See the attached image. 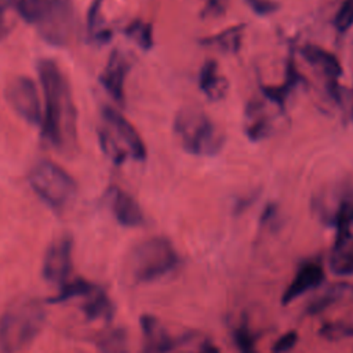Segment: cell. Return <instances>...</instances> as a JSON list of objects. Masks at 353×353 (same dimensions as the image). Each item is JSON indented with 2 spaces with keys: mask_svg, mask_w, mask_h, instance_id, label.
<instances>
[{
  "mask_svg": "<svg viewBox=\"0 0 353 353\" xmlns=\"http://www.w3.org/2000/svg\"><path fill=\"white\" fill-rule=\"evenodd\" d=\"M101 353H128V338L123 328H110L97 341Z\"/></svg>",
  "mask_w": 353,
  "mask_h": 353,
  "instance_id": "obj_21",
  "label": "cell"
},
{
  "mask_svg": "<svg viewBox=\"0 0 353 353\" xmlns=\"http://www.w3.org/2000/svg\"><path fill=\"white\" fill-rule=\"evenodd\" d=\"M301 52L313 68L320 70L330 80V83H338L343 70L341 62L332 52L316 44H306Z\"/></svg>",
  "mask_w": 353,
  "mask_h": 353,
  "instance_id": "obj_16",
  "label": "cell"
},
{
  "mask_svg": "<svg viewBox=\"0 0 353 353\" xmlns=\"http://www.w3.org/2000/svg\"><path fill=\"white\" fill-rule=\"evenodd\" d=\"M245 117H247L245 135L248 137V139L261 141L269 137L272 130V123L259 102L248 103Z\"/></svg>",
  "mask_w": 353,
  "mask_h": 353,
  "instance_id": "obj_17",
  "label": "cell"
},
{
  "mask_svg": "<svg viewBox=\"0 0 353 353\" xmlns=\"http://www.w3.org/2000/svg\"><path fill=\"white\" fill-rule=\"evenodd\" d=\"M124 33L127 37H130L132 41H135L137 46H139L142 50L149 51L153 47V28L150 23L142 21V19H135L130 22Z\"/></svg>",
  "mask_w": 353,
  "mask_h": 353,
  "instance_id": "obj_24",
  "label": "cell"
},
{
  "mask_svg": "<svg viewBox=\"0 0 353 353\" xmlns=\"http://www.w3.org/2000/svg\"><path fill=\"white\" fill-rule=\"evenodd\" d=\"M80 310L88 320H110L114 313V306L106 291L94 284L81 298Z\"/></svg>",
  "mask_w": 353,
  "mask_h": 353,
  "instance_id": "obj_15",
  "label": "cell"
},
{
  "mask_svg": "<svg viewBox=\"0 0 353 353\" xmlns=\"http://www.w3.org/2000/svg\"><path fill=\"white\" fill-rule=\"evenodd\" d=\"M102 117L106 127L128 152V154L137 161H145L148 157V150L143 139L135 127L114 108L105 106L102 109Z\"/></svg>",
  "mask_w": 353,
  "mask_h": 353,
  "instance_id": "obj_8",
  "label": "cell"
},
{
  "mask_svg": "<svg viewBox=\"0 0 353 353\" xmlns=\"http://www.w3.org/2000/svg\"><path fill=\"white\" fill-rule=\"evenodd\" d=\"M199 87L210 101H221L225 98L229 83L221 73L218 63L214 59H207L199 72Z\"/></svg>",
  "mask_w": 353,
  "mask_h": 353,
  "instance_id": "obj_14",
  "label": "cell"
},
{
  "mask_svg": "<svg viewBox=\"0 0 353 353\" xmlns=\"http://www.w3.org/2000/svg\"><path fill=\"white\" fill-rule=\"evenodd\" d=\"M46 310L36 299H22L11 305L0 317V349L18 353L41 331Z\"/></svg>",
  "mask_w": 353,
  "mask_h": 353,
  "instance_id": "obj_4",
  "label": "cell"
},
{
  "mask_svg": "<svg viewBox=\"0 0 353 353\" xmlns=\"http://www.w3.org/2000/svg\"><path fill=\"white\" fill-rule=\"evenodd\" d=\"M197 353H221V352H219L218 346L214 345L211 341H204V342H201Z\"/></svg>",
  "mask_w": 353,
  "mask_h": 353,
  "instance_id": "obj_33",
  "label": "cell"
},
{
  "mask_svg": "<svg viewBox=\"0 0 353 353\" xmlns=\"http://www.w3.org/2000/svg\"><path fill=\"white\" fill-rule=\"evenodd\" d=\"M353 294V285L347 283H336L330 285L324 292H321L319 296L312 299L306 306V314L314 316L321 312H324L327 307L334 305L335 302L341 301L345 296H349Z\"/></svg>",
  "mask_w": 353,
  "mask_h": 353,
  "instance_id": "obj_18",
  "label": "cell"
},
{
  "mask_svg": "<svg viewBox=\"0 0 353 353\" xmlns=\"http://www.w3.org/2000/svg\"><path fill=\"white\" fill-rule=\"evenodd\" d=\"M11 108L19 117L33 125H40L43 119L41 102L36 83L28 76H18L8 83L6 91Z\"/></svg>",
  "mask_w": 353,
  "mask_h": 353,
  "instance_id": "obj_7",
  "label": "cell"
},
{
  "mask_svg": "<svg viewBox=\"0 0 353 353\" xmlns=\"http://www.w3.org/2000/svg\"><path fill=\"white\" fill-rule=\"evenodd\" d=\"M17 12L34 25L44 41L51 46H66L74 32V10L70 0H22Z\"/></svg>",
  "mask_w": 353,
  "mask_h": 353,
  "instance_id": "obj_2",
  "label": "cell"
},
{
  "mask_svg": "<svg viewBox=\"0 0 353 353\" xmlns=\"http://www.w3.org/2000/svg\"><path fill=\"white\" fill-rule=\"evenodd\" d=\"M324 280H325V270L320 263L306 262L301 265L294 279L281 294V298H280L281 305L284 306L290 305L303 294L320 287L324 283Z\"/></svg>",
  "mask_w": 353,
  "mask_h": 353,
  "instance_id": "obj_12",
  "label": "cell"
},
{
  "mask_svg": "<svg viewBox=\"0 0 353 353\" xmlns=\"http://www.w3.org/2000/svg\"><path fill=\"white\" fill-rule=\"evenodd\" d=\"M352 120H353V103H352Z\"/></svg>",
  "mask_w": 353,
  "mask_h": 353,
  "instance_id": "obj_34",
  "label": "cell"
},
{
  "mask_svg": "<svg viewBox=\"0 0 353 353\" xmlns=\"http://www.w3.org/2000/svg\"><path fill=\"white\" fill-rule=\"evenodd\" d=\"M330 269L335 276H353V240L332 250Z\"/></svg>",
  "mask_w": 353,
  "mask_h": 353,
  "instance_id": "obj_22",
  "label": "cell"
},
{
  "mask_svg": "<svg viewBox=\"0 0 353 353\" xmlns=\"http://www.w3.org/2000/svg\"><path fill=\"white\" fill-rule=\"evenodd\" d=\"M277 212H279L277 205H276L274 203H269V204L265 207V210H263V212H262V215H261V225H262V226H265V225H272V223L274 222V219L277 218Z\"/></svg>",
  "mask_w": 353,
  "mask_h": 353,
  "instance_id": "obj_32",
  "label": "cell"
},
{
  "mask_svg": "<svg viewBox=\"0 0 353 353\" xmlns=\"http://www.w3.org/2000/svg\"><path fill=\"white\" fill-rule=\"evenodd\" d=\"M172 128L182 149L193 156H215L225 145L223 132L204 110L196 106L181 108L174 117Z\"/></svg>",
  "mask_w": 353,
  "mask_h": 353,
  "instance_id": "obj_3",
  "label": "cell"
},
{
  "mask_svg": "<svg viewBox=\"0 0 353 353\" xmlns=\"http://www.w3.org/2000/svg\"><path fill=\"white\" fill-rule=\"evenodd\" d=\"M243 34H244V25H234L216 34L204 37L201 40V44L216 47L223 52H237L243 43Z\"/></svg>",
  "mask_w": 353,
  "mask_h": 353,
  "instance_id": "obj_20",
  "label": "cell"
},
{
  "mask_svg": "<svg viewBox=\"0 0 353 353\" xmlns=\"http://www.w3.org/2000/svg\"><path fill=\"white\" fill-rule=\"evenodd\" d=\"M73 239L63 234L55 239L46 251L43 262V274L48 281L62 285L68 281L72 272Z\"/></svg>",
  "mask_w": 353,
  "mask_h": 353,
  "instance_id": "obj_9",
  "label": "cell"
},
{
  "mask_svg": "<svg viewBox=\"0 0 353 353\" xmlns=\"http://www.w3.org/2000/svg\"><path fill=\"white\" fill-rule=\"evenodd\" d=\"M21 1L22 0H0V39L6 37L8 30H10V28H8L7 22H6L7 11H10L11 8L17 10Z\"/></svg>",
  "mask_w": 353,
  "mask_h": 353,
  "instance_id": "obj_30",
  "label": "cell"
},
{
  "mask_svg": "<svg viewBox=\"0 0 353 353\" xmlns=\"http://www.w3.org/2000/svg\"><path fill=\"white\" fill-rule=\"evenodd\" d=\"M181 263L170 239L153 236L141 241L131 255V273L137 283H153L172 273Z\"/></svg>",
  "mask_w": 353,
  "mask_h": 353,
  "instance_id": "obj_5",
  "label": "cell"
},
{
  "mask_svg": "<svg viewBox=\"0 0 353 353\" xmlns=\"http://www.w3.org/2000/svg\"><path fill=\"white\" fill-rule=\"evenodd\" d=\"M102 3L103 0H92L87 12L88 39L99 46L106 44L112 37L110 29L105 26L102 15Z\"/></svg>",
  "mask_w": 353,
  "mask_h": 353,
  "instance_id": "obj_19",
  "label": "cell"
},
{
  "mask_svg": "<svg viewBox=\"0 0 353 353\" xmlns=\"http://www.w3.org/2000/svg\"><path fill=\"white\" fill-rule=\"evenodd\" d=\"M98 139L101 149L114 164L124 163L125 159L130 156L128 152L123 148V145L117 141V138L112 134V131L108 127L99 128Z\"/></svg>",
  "mask_w": 353,
  "mask_h": 353,
  "instance_id": "obj_23",
  "label": "cell"
},
{
  "mask_svg": "<svg viewBox=\"0 0 353 353\" xmlns=\"http://www.w3.org/2000/svg\"><path fill=\"white\" fill-rule=\"evenodd\" d=\"M228 6H229V0H205L203 17L218 18L225 14Z\"/></svg>",
  "mask_w": 353,
  "mask_h": 353,
  "instance_id": "obj_29",
  "label": "cell"
},
{
  "mask_svg": "<svg viewBox=\"0 0 353 353\" xmlns=\"http://www.w3.org/2000/svg\"><path fill=\"white\" fill-rule=\"evenodd\" d=\"M139 325L142 331V353H170L185 341V336L176 338L171 335L153 314H142Z\"/></svg>",
  "mask_w": 353,
  "mask_h": 353,
  "instance_id": "obj_10",
  "label": "cell"
},
{
  "mask_svg": "<svg viewBox=\"0 0 353 353\" xmlns=\"http://www.w3.org/2000/svg\"><path fill=\"white\" fill-rule=\"evenodd\" d=\"M334 25L338 32L343 33L349 30L353 26V0H343L339 6L335 18Z\"/></svg>",
  "mask_w": 353,
  "mask_h": 353,
  "instance_id": "obj_27",
  "label": "cell"
},
{
  "mask_svg": "<svg viewBox=\"0 0 353 353\" xmlns=\"http://www.w3.org/2000/svg\"><path fill=\"white\" fill-rule=\"evenodd\" d=\"M247 3L258 15H268L279 8V4L270 0H247Z\"/></svg>",
  "mask_w": 353,
  "mask_h": 353,
  "instance_id": "obj_31",
  "label": "cell"
},
{
  "mask_svg": "<svg viewBox=\"0 0 353 353\" xmlns=\"http://www.w3.org/2000/svg\"><path fill=\"white\" fill-rule=\"evenodd\" d=\"M320 335L328 341L353 338V324L345 321H327L321 325Z\"/></svg>",
  "mask_w": 353,
  "mask_h": 353,
  "instance_id": "obj_26",
  "label": "cell"
},
{
  "mask_svg": "<svg viewBox=\"0 0 353 353\" xmlns=\"http://www.w3.org/2000/svg\"><path fill=\"white\" fill-rule=\"evenodd\" d=\"M110 211L114 219L124 228H137L143 223V212L137 203V200L120 189L119 186H112L108 192Z\"/></svg>",
  "mask_w": 353,
  "mask_h": 353,
  "instance_id": "obj_13",
  "label": "cell"
},
{
  "mask_svg": "<svg viewBox=\"0 0 353 353\" xmlns=\"http://www.w3.org/2000/svg\"><path fill=\"white\" fill-rule=\"evenodd\" d=\"M37 73L44 95L41 134L57 149H69L77 135V112L70 85L52 59H40Z\"/></svg>",
  "mask_w": 353,
  "mask_h": 353,
  "instance_id": "obj_1",
  "label": "cell"
},
{
  "mask_svg": "<svg viewBox=\"0 0 353 353\" xmlns=\"http://www.w3.org/2000/svg\"><path fill=\"white\" fill-rule=\"evenodd\" d=\"M29 185L54 211H63L77 194L74 178L51 160H40L32 167Z\"/></svg>",
  "mask_w": 353,
  "mask_h": 353,
  "instance_id": "obj_6",
  "label": "cell"
},
{
  "mask_svg": "<svg viewBox=\"0 0 353 353\" xmlns=\"http://www.w3.org/2000/svg\"><path fill=\"white\" fill-rule=\"evenodd\" d=\"M232 338L237 353H258L256 336L245 321H241L234 327Z\"/></svg>",
  "mask_w": 353,
  "mask_h": 353,
  "instance_id": "obj_25",
  "label": "cell"
},
{
  "mask_svg": "<svg viewBox=\"0 0 353 353\" xmlns=\"http://www.w3.org/2000/svg\"><path fill=\"white\" fill-rule=\"evenodd\" d=\"M130 72V61L120 50H113L99 76V83L110 98L120 106L125 103V79Z\"/></svg>",
  "mask_w": 353,
  "mask_h": 353,
  "instance_id": "obj_11",
  "label": "cell"
},
{
  "mask_svg": "<svg viewBox=\"0 0 353 353\" xmlns=\"http://www.w3.org/2000/svg\"><path fill=\"white\" fill-rule=\"evenodd\" d=\"M298 332L295 330H290L280 335L270 347V353H288L292 350L298 342Z\"/></svg>",
  "mask_w": 353,
  "mask_h": 353,
  "instance_id": "obj_28",
  "label": "cell"
}]
</instances>
